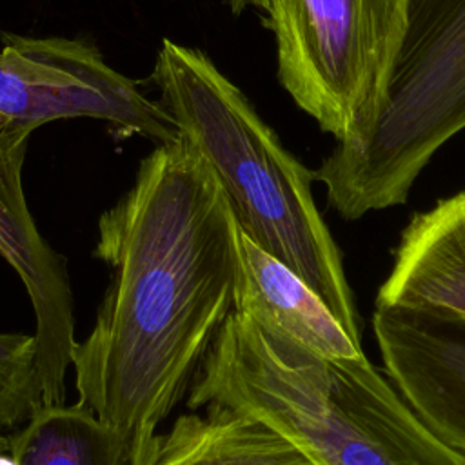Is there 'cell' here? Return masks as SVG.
<instances>
[{
    "instance_id": "14",
    "label": "cell",
    "mask_w": 465,
    "mask_h": 465,
    "mask_svg": "<svg viewBox=\"0 0 465 465\" xmlns=\"http://www.w3.org/2000/svg\"><path fill=\"white\" fill-rule=\"evenodd\" d=\"M225 2H227V5L231 7V11L234 15H240L247 7H258V9H263L269 15L272 11L276 0H225Z\"/></svg>"
},
{
    "instance_id": "15",
    "label": "cell",
    "mask_w": 465,
    "mask_h": 465,
    "mask_svg": "<svg viewBox=\"0 0 465 465\" xmlns=\"http://www.w3.org/2000/svg\"><path fill=\"white\" fill-rule=\"evenodd\" d=\"M7 449H9V443H7V438L0 432V465H7L5 461V454H7Z\"/></svg>"
},
{
    "instance_id": "9",
    "label": "cell",
    "mask_w": 465,
    "mask_h": 465,
    "mask_svg": "<svg viewBox=\"0 0 465 465\" xmlns=\"http://www.w3.org/2000/svg\"><path fill=\"white\" fill-rule=\"evenodd\" d=\"M234 309L265 331L322 358L363 352L325 302L287 265L249 240L238 227Z\"/></svg>"
},
{
    "instance_id": "2",
    "label": "cell",
    "mask_w": 465,
    "mask_h": 465,
    "mask_svg": "<svg viewBox=\"0 0 465 465\" xmlns=\"http://www.w3.org/2000/svg\"><path fill=\"white\" fill-rule=\"evenodd\" d=\"M227 407L298 447L314 465H465L363 352L322 358L232 311L187 394Z\"/></svg>"
},
{
    "instance_id": "4",
    "label": "cell",
    "mask_w": 465,
    "mask_h": 465,
    "mask_svg": "<svg viewBox=\"0 0 465 465\" xmlns=\"http://www.w3.org/2000/svg\"><path fill=\"white\" fill-rule=\"evenodd\" d=\"M465 129V0H411L389 105L372 136L314 171L345 220L400 205L432 154Z\"/></svg>"
},
{
    "instance_id": "3",
    "label": "cell",
    "mask_w": 465,
    "mask_h": 465,
    "mask_svg": "<svg viewBox=\"0 0 465 465\" xmlns=\"http://www.w3.org/2000/svg\"><path fill=\"white\" fill-rule=\"evenodd\" d=\"M151 78L180 134L218 178L240 231L294 271L360 343L340 249L312 198L314 171L203 51L163 38Z\"/></svg>"
},
{
    "instance_id": "11",
    "label": "cell",
    "mask_w": 465,
    "mask_h": 465,
    "mask_svg": "<svg viewBox=\"0 0 465 465\" xmlns=\"http://www.w3.org/2000/svg\"><path fill=\"white\" fill-rule=\"evenodd\" d=\"M187 412L156 432L129 465H314L265 423L227 407Z\"/></svg>"
},
{
    "instance_id": "5",
    "label": "cell",
    "mask_w": 465,
    "mask_h": 465,
    "mask_svg": "<svg viewBox=\"0 0 465 465\" xmlns=\"http://www.w3.org/2000/svg\"><path fill=\"white\" fill-rule=\"evenodd\" d=\"M411 0H276L278 80L340 147L367 142L391 96Z\"/></svg>"
},
{
    "instance_id": "1",
    "label": "cell",
    "mask_w": 465,
    "mask_h": 465,
    "mask_svg": "<svg viewBox=\"0 0 465 465\" xmlns=\"http://www.w3.org/2000/svg\"><path fill=\"white\" fill-rule=\"evenodd\" d=\"M238 222L185 138L156 143L129 191L98 220L109 283L71 367L78 403L127 445L129 460L169 418L234 311Z\"/></svg>"
},
{
    "instance_id": "13",
    "label": "cell",
    "mask_w": 465,
    "mask_h": 465,
    "mask_svg": "<svg viewBox=\"0 0 465 465\" xmlns=\"http://www.w3.org/2000/svg\"><path fill=\"white\" fill-rule=\"evenodd\" d=\"M42 407L44 385L35 334H0V432L29 421Z\"/></svg>"
},
{
    "instance_id": "12",
    "label": "cell",
    "mask_w": 465,
    "mask_h": 465,
    "mask_svg": "<svg viewBox=\"0 0 465 465\" xmlns=\"http://www.w3.org/2000/svg\"><path fill=\"white\" fill-rule=\"evenodd\" d=\"M7 443L13 465H129L125 441L80 403L42 407Z\"/></svg>"
},
{
    "instance_id": "6",
    "label": "cell",
    "mask_w": 465,
    "mask_h": 465,
    "mask_svg": "<svg viewBox=\"0 0 465 465\" xmlns=\"http://www.w3.org/2000/svg\"><path fill=\"white\" fill-rule=\"evenodd\" d=\"M0 114L36 127L64 118H93L154 140L180 129L162 102L111 67L100 51L64 36L2 35Z\"/></svg>"
},
{
    "instance_id": "10",
    "label": "cell",
    "mask_w": 465,
    "mask_h": 465,
    "mask_svg": "<svg viewBox=\"0 0 465 465\" xmlns=\"http://www.w3.org/2000/svg\"><path fill=\"white\" fill-rule=\"evenodd\" d=\"M376 303L465 316V191L409 222Z\"/></svg>"
},
{
    "instance_id": "8",
    "label": "cell",
    "mask_w": 465,
    "mask_h": 465,
    "mask_svg": "<svg viewBox=\"0 0 465 465\" xmlns=\"http://www.w3.org/2000/svg\"><path fill=\"white\" fill-rule=\"evenodd\" d=\"M372 331L394 387L441 440L465 452V316L376 303Z\"/></svg>"
},
{
    "instance_id": "7",
    "label": "cell",
    "mask_w": 465,
    "mask_h": 465,
    "mask_svg": "<svg viewBox=\"0 0 465 465\" xmlns=\"http://www.w3.org/2000/svg\"><path fill=\"white\" fill-rule=\"evenodd\" d=\"M36 129L0 114V256L20 276L35 311L44 401L62 405L76 345L73 294L65 262L38 232L24 194L22 167Z\"/></svg>"
}]
</instances>
